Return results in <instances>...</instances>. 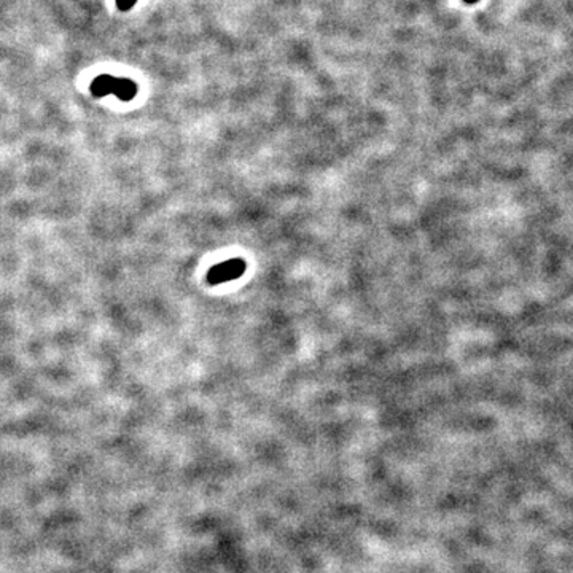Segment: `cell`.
Here are the masks:
<instances>
[{"instance_id":"obj_1","label":"cell","mask_w":573,"mask_h":573,"mask_svg":"<svg viewBox=\"0 0 573 573\" xmlns=\"http://www.w3.org/2000/svg\"><path fill=\"white\" fill-rule=\"evenodd\" d=\"M91 92L96 97L115 94L121 101H131L137 94V85L129 79H117L112 75H99L91 83Z\"/></svg>"},{"instance_id":"obj_2","label":"cell","mask_w":573,"mask_h":573,"mask_svg":"<svg viewBox=\"0 0 573 573\" xmlns=\"http://www.w3.org/2000/svg\"><path fill=\"white\" fill-rule=\"evenodd\" d=\"M244 272H245V261L239 260V258H234V260L223 261V263H220V265L214 266L212 270L209 271L208 281L209 283H212V285H217V283L234 281V279L242 276Z\"/></svg>"},{"instance_id":"obj_3","label":"cell","mask_w":573,"mask_h":573,"mask_svg":"<svg viewBox=\"0 0 573 573\" xmlns=\"http://www.w3.org/2000/svg\"><path fill=\"white\" fill-rule=\"evenodd\" d=\"M136 2H137V0H117V5H118V8L121 10V12H126V10L132 8L134 3H136Z\"/></svg>"},{"instance_id":"obj_4","label":"cell","mask_w":573,"mask_h":573,"mask_svg":"<svg viewBox=\"0 0 573 573\" xmlns=\"http://www.w3.org/2000/svg\"><path fill=\"white\" fill-rule=\"evenodd\" d=\"M465 2H468V3H473V2H476V0H465Z\"/></svg>"}]
</instances>
